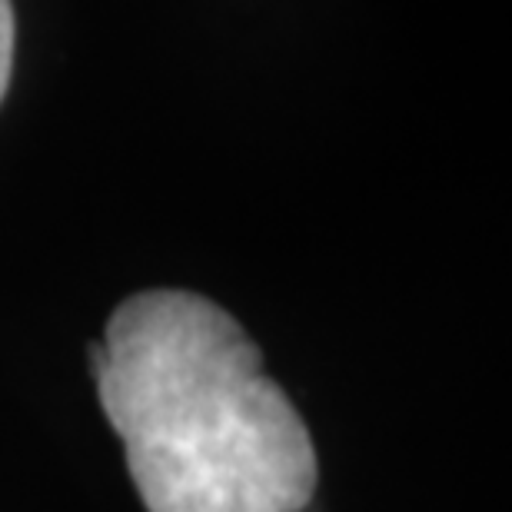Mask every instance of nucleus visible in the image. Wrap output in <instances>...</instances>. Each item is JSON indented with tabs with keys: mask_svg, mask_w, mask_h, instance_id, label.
Returning <instances> with one entry per match:
<instances>
[{
	"mask_svg": "<svg viewBox=\"0 0 512 512\" xmlns=\"http://www.w3.org/2000/svg\"><path fill=\"white\" fill-rule=\"evenodd\" d=\"M10 67H14V7L10 0H0V100L7 94Z\"/></svg>",
	"mask_w": 512,
	"mask_h": 512,
	"instance_id": "nucleus-2",
	"label": "nucleus"
},
{
	"mask_svg": "<svg viewBox=\"0 0 512 512\" xmlns=\"http://www.w3.org/2000/svg\"><path fill=\"white\" fill-rule=\"evenodd\" d=\"M90 366L147 512H316L310 429L223 306L133 293Z\"/></svg>",
	"mask_w": 512,
	"mask_h": 512,
	"instance_id": "nucleus-1",
	"label": "nucleus"
}]
</instances>
